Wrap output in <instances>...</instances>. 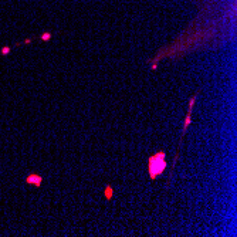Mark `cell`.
<instances>
[{"mask_svg": "<svg viewBox=\"0 0 237 237\" xmlns=\"http://www.w3.org/2000/svg\"><path fill=\"white\" fill-rule=\"evenodd\" d=\"M190 112H192V109H189V111H187V115H186V119H185V125H183V132H182V136L185 135L187 127H189V125H190V122H192V119H190Z\"/></svg>", "mask_w": 237, "mask_h": 237, "instance_id": "cell-3", "label": "cell"}, {"mask_svg": "<svg viewBox=\"0 0 237 237\" xmlns=\"http://www.w3.org/2000/svg\"><path fill=\"white\" fill-rule=\"evenodd\" d=\"M105 196H107V198H111V196H112V190H111V187H109V186H108V187H107V190H105Z\"/></svg>", "mask_w": 237, "mask_h": 237, "instance_id": "cell-4", "label": "cell"}, {"mask_svg": "<svg viewBox=\"0 0 237 237\" xmlns=\"http://www.w3.org/2000/svg\"><path fill=\"white\" fill-rule=\"evenodd\" d=\"M26 182L27 183H31V185H36L37 187H39V186L41 185V182H43V178L39 176V175H29Z\"/></svg>", "mask_w": 237, "mask_h": 237, "instance_id": "cell-2", "label": "cell"}, {"mask_svg": "<svg viewBox=\"0 0 237 237\" xmlns=\"http://www.w3.org/2000/svg\"><path fill=\"white\" fill-rule=\"evenodd\" d=\"M50 37H51V36H50V34H44V36H43V37H41V39H43V40H48V39H50Z\"/></svg>", "mask_w": 237, "mask_h": 237, "instance_id": "cell-6", "label": "cell"}, {"mask_svg": "<svg viewBox=\"0 0 237 237\" xmlns=\"http://www.w3.org/2000/svg\"><path fill=\"white\" fill-rule=\"evenodd\" d=\"M9 51H10V48H9V47H4V48L1 50V54H7Z\"/></svg>", "mask_w": 237, "mask_h": 237, "instance_id": "cell-5", "label": "cell"}, {"mask_svg": "<svg viewBox=\"0 0 237 237\" xmlns=\"http://www.w3.org/2000/svg\"><path fill=\"white\" fill-rule=\"evenodd\" d=\"M148 165H149V176L151 179L154 180L156 179V176L165 170V168L168 166L166 160H165V152H158L154 156H151L148 160Z\"/></svg>", "mask_w": 237, "mask_h": 237, "instance_id": "cell-1", "label": "cell"}]
</instances>
